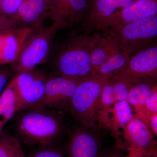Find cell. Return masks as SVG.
Wrapping results in <instances>:
<instances>
[{
  "mask_svg": "<svg viewBox=\"0 0 157 157\" xmlns=\"http://www.w3.org/2000/svg\"><path fill=\"white\" fill-rule=\"evenodd\" d=\"M19 112L13 126L20 142L40 147L53 146L67 132L63 112L39 105Z\"/></svg>",
  "mask_w": 157,
  "mask_h": 157,
  "instance_id": "1",
  "label": "cell"
},
{
  "mask_svg": "<svg viewBox=\"0 0 157 157\" xmlns=\"http://www.w3.org/2000/svg\"><path fill=\"white\" fill-rule=\"evenodd\" d=\"M109 77L90 75L79 80L69 108L79 124L99 126L101 92Z\"/></svg>",
  "mask_w": 157,
  "mask_h": 157,
  "instance_id": "2",
  "label": "cell"
},
{
  "mask_svg": "<svg viewBox=\"0 0 157 157\" xmlns=\"http://www.w3.org/2000/svg\"><path fill=\"white\" fill-rule=\"evenodd\" d=\"M60 21H54L47 28L33 30L24 44L19 57L13 63V69L17 74L35 69L43 63L50 53L52 40L59 29Z\"/></svg>",
  "mask_w": 157,
  "mask_h": 157,
  "instance_id": "3",
  "label": "cell"
},
{
  "mask_svg": "<svg viewBox=\"0 0 157 157\" xmlns=\"http://www.w3.org/2000/svg\"><path fill=\"white\" fill-rule=\"evenodd\" d=\"M57 74L79 80L91 75L88 40L74 38L59 51L55 59Z\"/></svg>",
  "mask_w": 157,
  "mask_h": 157,
  "instance_id": "4",
  "label": "cell"
},
{
  "mask_svg": "<svg viewBox=\"0 0 157 157\" xmlns=\"http://www.w3.org/2000/svg\"><path fill=\"white\" fill-rule=\"evenodd\" d=\"M119 46L130 56L152 42L157 36V15L113 28Z\"/></svg>",
  "mask_w": 157,
  "mask_h": 157,
  "instance_id": "5",
  "label": "cell"
},
{
  "mask_svg": "<svg viewBox=\"0 0 157 157\" xmlns=\"http://www.w3.org/2000/svg\"><path fill=\"white\" fill-rule=\"evenodd\" d=\"M113 76L124 78L133 85L157 81V46L150 47L130 57L125 66Z\"/></svg>",
  "mask_w": 157,
  "mask_h": 157,
  "instance_id": "6",
  "label": "cell"
},
{
  "mask_svg": "<svg viewBox=\"0 0 157 157\" xmlns=\"http://www.w3.org/2000/svg\"><path fill=\"white\" fill-rule=\"evenodd\" d=\"M101 128L79 124L70 131L66 147L68 157H98L102 150Z\"/></svg>",
  "mask_w": 157,
  "mask_h": 157,
  "instance_id": "7",
  "label": "cell"
},
{
  "mask_svg": "<svg viewBox=\"0 0 157 157\" xmlns=\"http://www.w3.org/2000/svg\"><path fill=\"white\" fill-rule=\"evenodd\" d=\"M79 80L58 74L48 77L43 98L36 105L59 112L64 113L69 110L70 101Z\"/></svg>",
  "mask_w": 157,
  "mask_h": 157,
  "instance_id": "8",
  "label": "cell"
},
{
  "mask_svg": "<svg viewBox=\"0 0 157 157\" xmlns=\"http://www.w3.org/2000/svg\"><path fill=\"white\" fill-rule=\"evenodd\" d=\"M48 77L43 71L36 68L18 73L14 77L22 109L33 107L41 101Z\"/></svg>",
  "mask_w": 157,
  "mask_h": 157,
  "instance_id": "9",
  "label": "cell"
},
{
  "mask_svg": "<svg viewBox=\"0 0 157 157\" xmlns=\"http://www.w3.org/2000/svg\"><path fill=\"white\" fill-rule=\"evenodd\" d=\"M115 146L126 150L157 149V141L149 127L142 121L133 116L132 120L122 128Z\"/></svg>",
  "mask_w": 157,
  "mask_h": 157,
  "instance_id": "10",
  "label": "cell"
},
{
  "mask_svg": "<svg viewBox=\"0 0 157 157\" xmlns=\"http://www.w3.org/2000/svg\"><path fill=\"white\" fill-rule=\"evenodd\" d=\"M137 1L89 0L87 11L81 22L85 29L102 30L104 22L109 17Z\"/></svg>",
  "mask_w": 157,
  "mask_h": 157,
  "instance_id": "11",
  "label": "cell"
},
{
  "mask_svg": "<svg viewBox=\"0 0 157 157\" xmlns=\"http://www.w3.org/2000/svg\"><path fill=\"white\" fill-rule=\"evenodd\" d=\"M157 0H137L132 5L113 14L104 22L102 30L117 28L156 15Z\"/></svg>",
  "mask_w": 157,
  "mask_h": 157,
  "instance_id": "12",
  "label": "cell"
},
{
  "mask_svg": "<svg viewBox=\"0 0 157 157\" xmlns=\"http://www.w3.org/2000/svg\"><path fill=\"white\" fill-rule=\"evenodd\" d=\"M48 13V5L44 0H24L12 20L17 28L38 30L42 28Z\"/></svg>",
  "mask_w": 157,
  "mask_h": 157,
  "instance_id": "13",
  "label": "cell"
},
{
  "mask_svg": "<svg viewBox=\"0 0 157 157\" xmlns=\"http://www.w3.org/2000/svg\"><path fill=\"white\" fill-rule=\"evenodd\" d=\"M133 113L132 107L126 100L116 102L112 107L100 112L98 125L101 128L109 130L117 141L121 135L120 130L132 120Z\"/></svg>",
  "mask_w": 157,
  "mask_h": 157,
  "instance_id": "14",
  "label": "cell"
},
{
  "mask_svg": "<svg viewBox=\"0 0 157 157\" xmlns=\"http://www.w3.org/2000/svg\"><path fill=\"white\" fill-rule=\"evenodd\" d=\"M33 31L17 28L7 32L0 52V65L13 63L17 60L27 38Z\"/></svg>",
  "mask_w": 157,
  "mask_h": 157,
  "instance_id": "15",
  "label": "cell"
},
{
  "mask_svg": "<svg viewBox=\"0 0 157 157\" xmlns=\"http://www.w3.org/2000/svg\"><path fill=\"white\" fill-rule=\"evenodd\" d=\"M22 109V104L13 78L0 95V126L3 128L16 113Z\"/></svg>",
  "mask_w": 157,
  "mask_h": 157,
  "instance_id": "16",
  "label": "cell"
},
{
  "mask_svg": "<svg viewBox=\"0 0 157 157\" xmlns=\"http://www.w3.org/2000/svg\"><path fill=\"white\" fill-rule=\"evenodd\" d=\"M88 42L90 52L91 75H95L98 68L109 57L120 52L115 39L94 38Z\"/></svg>",
  "mask_w": 157,
  "mask_h": 157,
  "instance_id": "17",
  "label": "cell"
},
{
  "mask_svg": "<svg viewBox=\"0 0 157 157\" xmlns=\"http://www.w3.org/2000/svg\"><path fill=\"white\" fill-rule=\"evenodd\" d=\"M156 81H146L134 84L130 90L127 101L136 113L157 91Z\"/></svg>",
  "mask_w": 157,
  "mask_h": 157,
  "instance_id": "18",
  "label": "cell"
},
{
  "mask_svg": "<svg viewBox=\"0 0 157 157\" xmlns=\"http://www.w3.org/2000/svg\"><path fill=\"white\" fill-rule=\"evenodd\" d=\"M130 56L126 52H119L109 57L98 68L95 75L110 77L123 68Z\"/></svg>",
  "mask_w": 157,
  "mask_h": 157,
  "instance_id": "19",
  "label": "cell"
},
{
  "mask_svg": "<svg viewBox=\"0 0 157 157\" xmlns=\"http://www.w3.org/2000/svg\"><path fill=\"white\" fill-rule=\"evenodd\" d=\"M21 144L15 136L8 132L0 135V157H16Z\"/></svg>",
  "mask_w": 157,
  "mask_h": 157,
  "instance_id": "20",
  "label": "cell"
},
{
  "mask_svg": "<svg viewBox=\"0 0 157 157\" xmlns=\"http://www.w3.org/2000/svg\"><path fill=\"white\" fill-rule=\"evenodd\" d=\"M72 0H52L48 6V16L54 21L63 22L67 13L70 3Z\"/></svg>",
  "mask_w": 157,
  "mask_h": 157,
  "instance_id": "21",
  "label": "cell"
},
{
  "mask_svg": "<svg viewBox=\"0 0 157 157\" xmlns=\"http://www.w3.org/2000/svg\"><path fill=\"white\" fill-rule=\"evenodd\" d=\"M110 80L112 83L116 102L127 101L130 90L134 85L130 83L124 78L118 76H110Z\"/></svg>",
  "mask_w": 157,
  "mask_h": 157,
  "instance_id": "22",
  "label": "cell"
},
{
  "mask_svg": "<svg viewBox=\"0 0 157 157\" xmlns=\"http://www.w3.org/2000/svg\"><path fill=\"white\" fill-rule=\"evenodd\" d=\"M156 114H157V91L134 116L148 125L150 120Z\"/></svg>",
  "mask_w": 157,
  "mask_h": 157,
  "instance_id": "23",
  "label": "cell"
},
{
  "mask_svg": "<svg viewBox=\"0 0 157 157\" xmlns=\"http://www.w3.org/2000/svg\"><path fill=\"white\" fill-rule=\"evenodd\" d=\"M110 77L107 79L101 92L100 112L112 107L117 102Z\"/></svg>",
  "mask_w": 157,
  "mask_h": 157,
  "instance_id": "24",
  "label": "cell"
},
{
  "mask_svg": "<svg viewBox=\"0 0 157 157\" xmlns=\"http://www.w3.org/2000/svg\"><path fill=\"white\" fill-rule=\"evenodd\" d=\"M24 0H0V14L12 20Z\"/></svg>",
  "mask_w": 157,
  "mask_h": 157,
  "instance_id": "25",
  "label": "cell"
},
{
  "mask_svg": "<svg viewBox=\"0 0 157 157\" xmlns=\"http://www.w3.org/2000/svg\"><path fill=\"white\" fill-rule=\"evenodd\" d=\"M29 157H64V154L61 149L56 147H41Z\"/></svg>",
  "mask_w": 157,
  "mask_h": 157,
  "instance_id": "26",
  "label": "cell"
},
{
  "mask_svg": "<svg viewBox=\"0 0 157 157\" xmlns=\"http://www.w3.org/2000/svg\"><path fill=\"white\" fill-rule=\"evenodd\" d=\"M126 151L128 152L127 157H157V149L144 150L128 148Z\"/></svg>",
  "mask_w": 157,
  "mask_h": 157,
  "instance_id": "27",
  "label": "cell"
},
{
  "mask_svg": "<svg viewBox=\"0 0 157 157\" xmlns=\"http://www.w3.org/2000/svg\"><path fill=\"white\" fill-rule=\"evenodd\" d=\"M123 151L115 146L114 148L110 149L101 150L98 157H127Z\"/></svg>",
  "mask_w": 157,
  "mask_h": 157,
  "instance_id": "28",
  "label": "cell"
},
{
  "mask_svg": "<svg viewBox=\"0 0 157 157\" xmlns=\"http://www.w3.org/2000/svg\"><path fill=\"white\" fill-rule=\"evenodd\" d=\"M17 29L12 20L0 14V32L11 30Z\"/></svg>",
  "mask_w": 157,
  "mask_h": 157,
  "instance_id": "29",
  "label": "cell"
},
{
  "mask_svg": "<svg viewBox=\"0 0 157 157\" xmlns=\"http://www.w3.org/2000/svg\"><path fill=\"white\" fill-rule=\"evenodd\" d=\"M9 73L4 70H0V95L7 85Z\"/></svg>",
  "mask_w": 157,
  "mask_h": 157,
  "instance_id": "30",
  "label": "cell"
},
{
  "mask_svg": "<svg viewBox=\"0 0 157 157\" xmlns=\"http://www.w3.org/2000/svg\"><path fill=\"white\" fill-rule=\"evenodd\" d=\"M148 127L155 136H157V114L153 116L150 120Z\"/></svg>",
  "mask_w": 157,
  "mask_h": 157,
  "instance_id": "31",
  "label": "cell"
},
{
  "mask_svg": "<svg viewBox=\"0 0 157 157\" xmlns=\"http://www.w3.org/2000/svg\"><path fill=\"white\" fill-rule=\"evenodd\" d=\"M8 31L0 32V52H1V49H2V47L4 39H5L6 34Z\"/></svg>",
  "mask_w": 157,
  "mask_h": 157,
  "instance_id": "32",
  "label": "cell"
},
{
  "mask_svg": "<svg viewBox=\"0 0 157 157\" xmlns=\"http://www.w3.org/2000/svg\"><path fill=\"white\" fill-rule=\"evenodd\" d=\"M16 157H26L21 147L20 148Z\"/></svg>",
  "mask_w": 157,
  "mask_h": 157,
  "instance_id": "33",
  "label": "cell"
},
{
  "mask_svg": "<svg viewBox=\"0 0 157 157\" xmlns=\"http://www.w3.org/2000/svg\"><path fill=\"white\" fill-rule=\"evenodd\" d=\"M44 1H45V2H46V4H47V5H48V6H49V5H50L52 0H44Z\"/></svg>",
  "mask_w": 157,
  "mask_h": 157,
  "instance_id": "34",
  "label": "cell"
},
{
  "mask_svg": "<svg viewBox=\"0 0 157 157\" xmlns=\"http://www.w3.org/2000/svg\"><path fill=\"white\" fill-rule=\"evenodd\" d=\"M2 127H1V126H0V135L2 134Z\"/></svg>",
  "mask_w": 157,
  "mask_h": 157,
  "instance_id": "35",
  "label": "cell"
}]
</instances>
